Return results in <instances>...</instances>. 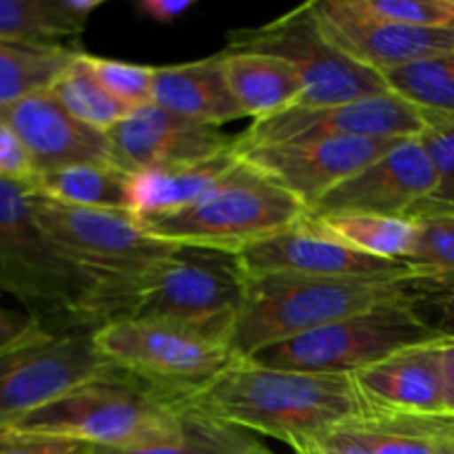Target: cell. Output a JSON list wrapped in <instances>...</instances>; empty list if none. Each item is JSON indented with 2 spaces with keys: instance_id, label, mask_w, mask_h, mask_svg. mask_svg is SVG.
Instances as JSON below:
<instances>
[{
  "instance_id": "obj_27",
  "label": "cell",
  "mask_w": 454,
  "mask_h": 454,
  "mask_svg": "<svg viewBox=\"0 0 454 454\" xmlns=\"http://www.w3.org/2000/svg\"><path fill=\"white\" fill-rule=\"evenodd\" d=\"M53 98L74 115L78 122L96 129V131L109 133L115 124L122 122L131 109L115 100L109 91L100 84L89 65L87 53L80 51L69 67L62 71L60 78L49 89Z\"/></svg>"
},
{
  "instance_id": "obj_17",
  "label": "cell",
  "mask_w": 454,
  "mask_h": 454,
  "mask_svg": "<svg viewBox=\"0 0 454 454\" xmlns=\"http://www.w3.org/2000/svg\"><path fill=\"white\" fill-rule=\"evenodd\" d=\"M434 171L419 137H408L324 195L309 215L408 217L433 195Z\"/></svg>"
},
{
  "instance_id": "obj_42",
  "label": "cell",
  "mask_w": 454,
  "mask_h": 454,
  "mask_svg": "<svg viewBox=\"0 0 454 454\" xmlns=\"http://www.w3.org/2000/svg\"><path fill=\"white\" fill-rule=\"evenodd\" d=\"M450 452L454 454V439H452V442H450Z\"/></svg>"
},
{
  "instance_id": "obj_5",
  "label": "cell",
  "mask_w": 454,
  "mask_h": 454,
  "mask_svg": "<svg viewBox=\"0 0 454 454\" xmlns=\"http://www.w3.org/2000/svg\"><path fill=\"white\" fill-rule=\"evenodd\" d=\"M31 208L60 251L105 282L109 319L120 317L133 286L180 248L177 244L151 238L136 213L71 207L34 191Z\"/></svg>"
},
{
  "instance_id": "obj_36",
  "label": "cell",
  "mask_w": 454,
  "mask_h": 454,
  "mask_svg": "<svg viewBox=\"0 0 454 454\" xmlns=\"http://www.w3.org/2000/svg\"><path fill=\"white\" fill-rule=\"evenodd\" d=\"M0 454H96V446L56 434L0 430Z\"/></svg>"
},
{
  "instance_id": "obj_39",
  "label": "cell",
  "mask_w": 454,
  "mask_h": 454,
  "mask_svg": "<svg viewBox=\"0 0 454 454\" xmlns=\"http://www.w3.org/2000/svg\"><path fill=\"white\" fill-rule=\"evenodd\" d=\"M195 4V0H142L137 3V9L160 25H171L182 13L189 12Z\"/></svg>"
},
{
  "instance_id": "obj_16",
  "label": "cell",
  "mask_w": 454,
  "mask_h": 454,
  "mask_svg": "<svg viewBox=\"0 0 454 454\" xmlns=\"http://www.w3.org/2000/svg\"><path fill=\"white\" fill-rule=\"evenodd\" d=\"M399 142L402 140L326 137L313 142L235 149L266 180L282 186L306 208H310L335 186L380 160Z\"/></svg>"
},
{
  "instance_id": "obj_37",
  "label": "cell",
  "mask_w": 454,
  "mask_h": 454,
  "mask_svg": "<svg viewBox=\"0 0 454 454\" xmlns=\"http://www.w3.org/2000/svg\"><path fill=\"white\" fill-rule=\"evenodd\" d=\"M35 177L34 160L9 124L0 122V180L31 184Z\"/></svg>"
},
{
  "instance_id": "obj_6",
  "label": "cell",
  "mask_w": 454,
  "mask_h": 454,
  "mask_svg": "<svg viewBox=\"0 0 454 454\" xmlns=\"http://www.w3.org/2000/svg\"><path fill=\"white\" fill-rule=\"evenodd\" d=\"M247 291L238 255L180 247L133 286L120 317L158 319L229 340Z\"/></svg>"
},
{
  "instance_id": "obj_23",
  "label": "cell",
  "mask_w": 454,
  "mask_h": 454,
  "mask_svg": "<svg viewBox=\"0 0 454 454\" xmlns=\"http://www.w3.org/2000/svg\"><path fill=\"white\" fill-rule=\"evenodd\" d=\"M31 191L71 207L133 213V176L115 164H75L38 173Z\"/></svg>"
},
{
  "instance_id": "obj_29",
  "label": "cell",
  "mask_w": 454,
  "mask_h": 454,
  "mask_svg": "<svg viewBox=\"0 0 454 454\" xmlns=\"http://www.w3.org/2000/svg\"><path fill=\"white\" fill-rule=\"evenodd\" d=\"M96 454H270L262 448L251 433L235 426L208 419L200 412L191 411L184 428L164 442L149 443L127 450H109L96 448Z\"/></svg>"
},
{
  "instance_id": "obj_1",
  "label": "cell",
  "mask_w": 454,
  "mask_h": 454,
  "mask_svg": "<svg viewBox=\"0 0 454 454\" xmlns=\"http://www.w3.org/2000/svg\"><path fill=\"white\" fill-rule=\"evenodd\" d=\"M189 406L208 419L279 439L293 450L366 415L348 375L286 371L242 357L191 390Z\"/></svg>"
},
{
  "instance_id": "obj_35",
  "label": "cell",
  "mask_w": 454,
  "mask_h": 454,
  "mask_svg": "<svg viewBox=\"0 0 454 454\" xmlns=\"http://www.w3.org/2000/svg\"><path fill=\"white\" fill-rule=\"evenodd\" d=\"M362 12L412 27L454 29V0H355Z\"/></svg>"
},
{
  "instance_id": "obj_11",
  "label": "cell",
  "mask_w": 454,
  "mask_h": 454,
  "mask_svg": "<svg viewBox=\"0 0 454 454\" xmlns=\"http://www.w3.org/2000/svg\"><path fill=\"white\" fill-rule=\"evenodd\" d=\"M226 40V49L270 53L291 62L304 80V96L295 109L346 105L388 91L384 75L357 65L328 43L310 3L262 27L231 31Z\"/></svg>"
},
{
  "instance_id": "obj_9",
  "label": "cell",
  "mask_w": 454,
  "mask_h": 454,
  "mask_svg": "<svg viewBox=\"0 0 454 454\" xmlns=\"http://www.w3.org/2000/svg\"><path fill=\"white\" fill-rule=\"evenodd\" d=\"M109 366L93 344V328L34 322L22 335L0 344V430Z\"/></svg>"
},
{
  "instance_id": "obj_26",
  "label": "cell",
  "mask_w": 454,
  "mask_h": 454,
  "mask_svg": "<svg viewBox=\"0 0 454 454\" xmlns=\"http://www.w3.org/2000/svg\"><path fill=\"white\" fill-rule=\"evenodd\" d=\"M78 49L65 44H20L0 40V109L49 91Z\"/></svg>"
},
{
  "instance_id": "obj_8",
  "label": "cell",
  "mask_w": 454,
  "mask_h": 454,
  "mask_svg": "<svg viewBox=\"0 0 454 454\" xmlns=\"http://www.w3.org/2000/svg\"><path fill=\"white\" fill-rule=\"evenodd\" d=\"M93 344L115 368L182 390H198L238 359L229 340L158 319H109L93 328Z\"/></svg>"
},
{
  "instance_id": "obj_18",
  "label": "cell",
  "mask_w": 454,
  "mask_h": 454,
  "mask_svg": "<svg viewBox=\"0 0 454 454\" xmlns=\"http://www.w3.org/2000/svg\"><path fill=\"white\" fill-rule=\"evenodd\" d=\"M366 415L448 419L439 340L408 346L350 375Z\"/></svg>"
},
{
  "instance_id": "obj_28",
  "label": "cell",
  "mask_w": 454,
  "mask_h": 454,
  "mask_svg": "<svg viewBox=\"0 0 454 454\" xmlns=\"http://www.w3.org/2000/svg\"><path fill=\"white\" fill-rule=\"evenodd\" d=\"M313 217V215H310ZM333 238L355 251L380 260L403 262L415 244V222L388 215H328L315 217Z\"/></svg>"
},
{
  "instance_id": "obj_34",
  "label": "cell",
  "mask_w": 454,
  "mask_h": 454,
  "mask_svg": "<svg viewBox=\"0 0 454 454\" xmlns=\"http://www.w3.org/2000/svg\"><path fill=\"white\" fill-rule=\"evenodd\" d=\"M93 74L102 87L127 109L136 111L153 102L155 67L133 65V62L109 60V58L87 53Z\"/></svg>"
},
{
  "instance_id": "obj_19",
  "label": "cell",
  "mask_w": 454,
  "mask_h": 454,
  "mask_svg": "<svg viewBox=\"0 0 454 454\" xmlns=\"http://www.w3.org/2000/svg\"><path fill=\"white\" fill-rule=\"evenodd\" d=\"M0 122L9 124L27 146L35 176L75 164L111 162L106 133L78 122L49 91L0 109Z\"/></svg>"
},
{
  "instance_id": "obj_20",
  "label": "cell",
  "mask_w": 454,
  "mask_h": 454,
  "mask_svg": "<svg viewBox=\"0 0 454 454\" xmlns=\"http://www.w3.org/2000/svg\"><path fill=\"white\" fill-rule=\"evenodd\" d=\"M255 168L238 153V149H233L198 164L136 173L133 213L158 215V213L180 211L217 193L224 186L247 180Z\"/></svg>"
},
{
  "instance_id": "obj_2",
  "label": "cell",
  "mask_w": 454,
  "mask_h": 454,
  "mask_svg": "<svg viewBox=\"0 0 454 454\" xmlns=\"http://www.w3.org/2000/svg\"><path fill=\"white\" fill-rule=\"evenodd\" d=\"M0 293L51 328H98L109 319L105 282L44 233L31 186L9 180H0Z\"/></svg>"
},
{
  "instance_id": "obj_40",
  "label": "cell",
  "mask_w": 454,
  "mask_h": 454,
  "mask_svg": "<svg viewBox=\"0 0 454 454\" xmlns=\"http://www.w3.org/2000/svg\"><path fill=\"white\" fill-rule=\"evenodd\" d=\"M439 348H442L446 417L454 421V340H439Z\"/></svg>"
},
{
  "instance_id": "obj_3",
  "label": "cell",
  "mask_w": 454,
  "mask_h": 454,
  "mask_svg": "<svg viewBox=\"0 0 454 454\" xmlns=\"http://www.w3.org/2000/svg\"><path fill=\"white\" fill-rule=\"evenodd\" d=\"M191 390L153 384L111 364L102 375L18 417L4 430L56 434L127 450L164 442L184 428Z\"/></svg>"
},
{
  "instance_id": "obj_12",
  "label": "cell",
  "mask_w": 454,
  "mask_h": 454,
  "mask_svg": "<svg viewBox=\"0 0 454 454\" xmlns=\"http://www.w3.org/2000/svg\"><path fill=\"white\" fill-rule=\"evenodd\" d=\"M424 114L393 91L364 100L317 109H291L260 120L238 140V149L313 142L326 137H366V140H408L424 131Z\"/></svg>"
},
{
  "instance_id": "obj_22",
  "label": "cell",
  "mask_w": 454,
  "mask_h": 454,
  "mask_svg": "<svg viewBox=\"0 0 454 454\" xmlns=\"http://www.w3.org/2000/svg\"><path fill=\"white\" fill-rule=\"evenodd\" d=\"M224 75L242 109L253 122L291 111L304 96V80L288 60L262 51L224 49Z\"/></svg>"
},
{
  "instance_id": "obj_13",
  "label": "cell",
  "mask_w": 454,
  "mask_h": 454,
  "mask_svg": "<svg viewBox=\"0 0 454 454\" xmlns=\"http://www.w3.org/2000/svg\"><path fill=\"white\" fill-rule=\"evenodd\" d=\"M238 262L244 278L300 275V278L399 282L412 275L403 262L364 255L341 239L333 238L315 217L309 215V211L293 226L239 253Z\"/></svg>"
},
{
  "instance_id": "obj_38",
  "label": "cell",
  "mask_w": 454,
  "mask_h": 454,
  "mask_svg": "<svg viewBox=\"0 0 454 454\" xmlns=\"http://www.w3.org/2000/svg\"><path fill=\"white\" fill-rule=\"evenodd\" d=\"M295 454H371L359 442H355L344 428L331 430L326 434L310 439L300 446Z\"/></svg>"
},
{
  "instance_id": "obj_15",
  "label": "cell",
  "mask_w": 454,
  "mask_h": 454,
  "mask_svg": "<svg viewBox=\"0 0 454 454\" xmlns=\"http://www.w3.org/2000/svg\"><path fill=\"white\" fill-rule=\"evenodd\" d=\"M106 140L111 164L131 176L198 164L238 146L222 127L182 118L153 102L131 111L106 133Z\"/></svg>"
},
{
  "instance_id": "obj_4",
  "label": "cell",
  "mask_w": 454,
  "mask_h": 454,
  "mask_svg": "<svg viewBox=\"0 0 454 454\" xmlns=\"http://www.w3.org/2000/svg\"><path fill=\"white\" fill-rule=\"evenodd\" d=\"M399 282L300 275L247 278V291L233 331V353L242 359L253 357L266 346L293 340L377 306L402 301Z\"/></svg>"
},
{
  "instance_id": "obj_31",
  "label": "cell",
  "mask_w": 454,
  "mask_h": 454,
  "mask_svg": "<svg viewBox=\"0 0 454 454\" xmlns=\"http://www.w3.org/2000/svg\"><path fill=\"white\" fill-rule=\"evenodd\" d=\"M399 286L406 309L434 340H454V275H411Z\"/></svg>"
},
{
  "instance_id": "obj_7",
  "label": "cell",
  "mask_w": 454,
  "mask_h": 454,
  "mask_svg": "<svg viewBox=\"0 0 454 454\" xmlns=\"http://www.w3.org/2000/svg\"><path fill=\"white\" fill-rule=\"evenodd\" d=\"M306 211L295 195L253 171L247 180L224 186L191 207L137 215V220L151 238L162 242L239 255L293 226Z\"/></svg>"
},
{
  "instance_id": "obj_41",
  "label": "cell",
  "mask_w": 454,
  "mask_h": 454,
  "mask_svg": "<svg viewBox=\"0 0 454 454\" xmlns=\"http://www.w3.org/2000/svg\"><path fill=\"white\" fill-rule=\"evenodd\" d=\"M34 322L35 319L29 317L27 313H13V310L0 309V344L22 335Z\"/></svg>"
},
{
  "instance_id": "obj_33",
  "label": "cell",
  "mask_w": 454,
  "mask_h": 454,
  "mask_svg": "<svg viewBox=\"0 0 454 454\" xmlns=\"http://www.w3.org/2000/svg\"><path fill=\"white\" fill-rule=\"evenodd\" d=\"M415 244L403 264L412 275H454V213H419Z\"/></svg>"
},
{
  "instance_id": "obj_25",
  "label": "cell",
  "mask_w": 454,
  "mask_h": 454,
  "mask_svg": "<svg viewBox=\"0 0 454 454\" xmlns=\"http://www.w3.org/2000/svg\"><path fill=\"white\" fill-rule=\"evenodd\" d=\"M341 428L371 454H452V419L364 415Z\"/></svg>"
},
{
  "instance_id": "obj_30",
  "label": "cell",
  "mask_w": 454,
  "mask_h": 454,
  "mask_svg": "<svg viewBox=\"0 0 454 454\" xmlns=\"http://www.w3.org/2000/svg\"><path fill=\"white\" fill-rule=\"evenodd\" d=\"M381 75L388 91L424 114L454 118V56L412 62Z\"/></svg>"
},
{
  "instance_id": "obj_10",
  "label": "cell",
  "mask_w": 454,
  "mask_h": 454,
  "mask_svg": "<svg viewBox=\"0 0 454 454\" xmlns=\"http://www.w3.org/2000/svg\"><path fill=\"white\" fill-rule=\"evenodd\" d=\"M430 340L434 337L412 317L406 304L393 301L266 346L247 359L270 368L350 377L397 350Z\"/></svg>"
},
{
  "instance_id": "obj_24",
  "label": "cell",
  "mask_w": 454,
  "mask_h": 454,
  "mask_svg": "<svg viewBox=\"0 0 454 454\" xmlns=\"http://www.w3.org/2000/svg\"><path fill=\"white\" fill-rule=\"evenodd\" d=\"M102 0H0V40L60 44L78 38Z\"/></svg>"
},
{
  "instance_id": "obj_14",
  "label": "cell",
  "mask_w": 454,
  "mask_h": 454,
  "mask_svg": "<svg viewBox=\"0 0 454 454\" xmlns=\"http://www.w3.org/2000/svg\"><path fill=\"white\" fill-rule=\"evenodd\" d=\"M310 9L333 47L377 74L430 58L454 56V29L384 20L362 12L355 0H322L310 3Z\"/></svg>"
},
{
  "instance_id": "obj_32",
  "label": "cell",
  "mask_w": 454,
  "mask_h": 454,
  "mask_svg": "<svg viewBox=\"0 0 454 454\" xmlns=\"http://www.w3.org/2000/svg\"><path fill=\"white\" fill-rule=\"evenodd\" d=\"M424 120L419 140L433 164L437 184L433 195L412 208L408 217L419 213H454V118L424 114Z\"/></svg>"
},
{
  "instance_id": "obj_21",
  "label": "cell",
  "mask_w": 454,
  "mask_h": 454,
  "mask_svg": "<svg viewBox=\"0 0 454 454\" xmlns=\"http://www.w3.org/2000/svg\"><path fill=\"white\" fill-rule=\"evenodd\" d=\"M153 105L198 122L222 127L244 118L224 75V56L155 69Z\"/></svg>"
}]
</instances>
